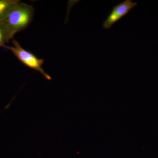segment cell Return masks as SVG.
I'll return each instance as SVG.
<instances>
[{
	"label": "cell",
	"mask_w": 158,
	"mask_h": 158,
	"mask_svg": "<svg viewBox=\"0 0 158 158\" xmlns=\"http://www.w3.org/2000/svg\"><path fill=\"white\" fill-rule=\"evenodd\" d=\"M35 9L22 2L18 3L4 21L11 38L15 34L27 28L34 19Z\"/></svg>",
	"instance_id": "1"
},
{
	"label": "cell",
	"mask_w": 158,
	"mask_h": 158,
	"mask_svg": "<svg viewBox=\"0 0 158 158\" xmlns=\"http://www.w3.org/2000/svg\"><path fill=\"white\" fill-rule=\"evenodd\" d=\"M12 43L13 46L6 45L4 48L11 51L16 58L27 67L38 72L47 80H52L50 76L43 69L44 63L43 59H39L30 51L23 48L19 42L15 40L12 39Z\"/></svg>",
	"instance_id": "2"
},
{
	"label": "cell",
	"mask_w": 158,
	"mask_h": 158,
	"mask_svg": "<svg viewBox=\"0 0 158 158\" xmlns=\"http://www.w3.org/2000/svg\"><path fill=\"white\" fill-rule=\"evenodd\" d=\"M137 4L132 0H125L114 6L106 19L103 22V28L106 30L111 28L119 20L128 14Z\"/></svg>",
	"instance_id": "3"
},
{
	"label": "cell",
	"mask_w": 158,
	"mask_h": 158,
	"mask_svg": "<svg viewBox=\"0 0 158 158\" xmlns=\"http://www.w3.org/2000/svg\"><path fill=\"white\" fill-rule=\"evenodd\" d=\"M20 2L19 0H0V21H4Z\"/></svg>",
	"instance_id": "4"
},
{
	"label": "cell",
	"mask_w": 158,
	"mask_h": 158,
	"mask_svg": "<svg viewBox=\"0 0 158 158\" xmlns=\"http://www.w3.org/2000/svg\"><path fill=\"white\" fill-rule=\"evenodd\" d=\"M12 39L6 24L4 21H0V48L5 47L6 44Z\"/></svg>",
	"instance_id": "5"
}]
</instances>
